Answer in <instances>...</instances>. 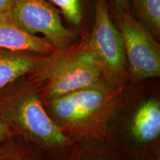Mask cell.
Returning <instances> with one entry per match:
<instances>
[{"mask_svg": "<svg viewBox=\"0 0 160 160\" xmlns=\"http://www.w3.org/2000/svg\"><path fill=\"white\" fill-rule=\"evenodd\" d=\"M37 69L38 77L47 81L46 98L48 101L99 85L102 74L88 41L48 56Z\"/></svg>", "mask_w": 160, "mask_h": 160, "instance_id": "obj_1", "label": "cell"}, {"mask_svg": "<svg viewBox=\"0 0 160 160\" xmlns=\"http://www.w3.org/2000/svg\"><path fill=\"white\" fill-rule=\"evenodd\" d=\"M0 117L13 132L53 147H62L68 139L44 109L39 98L29 88L0 89Z\"/></svg>", "mask_w": 160, "mask_h": 160, "instance_id": "obj_2", "label": "cell"}, {"mask_svg": "<svg viewBox=\"0 0 160 160\" xmlns=\"http://www.w3.org/2000/svg\"><path fill=\"white\" fill-rule=\"evenodd\" d=\"M116 10L118 30L122 37L126 61L132 76L138 79L158 77L160 75L159 45L130 11Z\"/></svg>", "mask_w": 160, "mask_h": 160, "instance_id": "obj_3", "label": "cell"}, {"mask_svg": "<svg viewBox=\"0 0 160 160\" xmlns=\"http://www.w3.org/2000/svg\"><path fill=\"white\" fill-rule=\"evenodd\" d=\"M10 17L21 28L45 36L57 51L71 46L74 34L62 22L59 13L46 0H14Z\"/></svg>", "mask_w": 160, "mask_h": 160, "instance_id": "obj_4", "label": "cell"}, {"mask_svg": "<svg viewBox=\"0 0 160 160\" xmlns=\"http://www.w3.org/2000/svg\"><path fill=\"white\" fill-rule=\"evenodd\" d=\"M88 42L102 73L112 77L123 73L127 62L123 39L110 18L105 0H96L94 25Z\"/></svg>", "mask_w": 160, "mask_h": 160, "instance_id": "obj_5", "label": "cell"}, {"mask_svg": "<svg viewBox=\"0 0 160 160\" xmlns=\"http://www.w3.org/2000/svg\"><path fill=\"white\" fill-rule=\"evenodd\" d=\"M106 99L105 90L97 85L71 92L49 102L58 119L65 123L76 125L98 113Z\"/></svg>", "mask_w": 160, "mask_h": 160, "instance_id": "obj_6", "label": "cell"}, {"mask_svg": "<svg viewBox=\"0 0 160 160\" xmlns=\"http://www.w3.org/2000/svg\"><path fill=\"white\" fill-rule=\"evenodd\" d=\"M0 48L47 57L57 51L47 39L30 33L18 26L10 17L9 11L0 14Z\"/></svg>", "mask_w": 160, "mask_h": 160, "instance_id": "obj_7", "label": "cell"}, {"mask_svg": "<svg viewBox=\"0 0 160 160\" xmlns=\"http://www.w3.org/2000/svg\"><path fill=\"white\" fill-rule=\"evenodd\" d=\"M45 58L32 52L0 48V89L34 71Z\"/></svg>", "mask_w": 160, "mask_h": 160, "instance_id": "obj_8", "label": "cell"}, {"mask_svg": "<svg viewBox=\"0 0 160 160\" xmlns=\"http://www.w3.org/2000/svg\"><path fill=\"white\" fill-rule=\"evenodd\" d=\"M132 133L140 142L155 140L160 133V104L157 99H149L139 108L133 117Z\"/></svg>", "mask_w": 160, "mask_h": 160, "instance_id": "obj_9", "label": "cell"}, {"mask_svg": "<svg viewBox=\"0 0 160 160\" xmlns=\"http://www.w3.org/2000/svg\"><path fill=\"white\" fill-rule=\"evenodd\" d=\"M141 23L155 34L160 31V0H131Z\"/></svg>", "mask_w": 160, "mask_h": 160, "instance_id": "obj_10", "label": "cell"}, {"mask_svg": "<svg viewBox=\"0 0 160 160\" xmlns=\"http://www.w3.org/2000/svg\"><path fill=\"white\" fill-rule=\"evenodd\" d=\"M61 10L64 17L72 25H79L82 21L80 0H50Z\"/></svg>", "mask_w": 160, "mask_h": 160, "instance_id": "obj_11", "label": "cell"}, {"mask_svg": "<svg viewBox=\"0 0 160 160\" xmlns=\"http://www.w3.org/2000/svg\"><path fill=\"white\" fill-rule=\"evenodd\" d=\"M4 142L0 145V160H41L29 150Z\"/></svg>", "mask_w": 160, "mask_h": 160, "instance_id": "obj_12", "label": "cell"}, {"mask_svg": "<svg viewBox=\"0 0 160 160\" xmlns=\"http://www.w3.org/2000/svg\"><path fill=\"white\" fill-rule=\"evenodd\" d=\"M13 136V132L8 124L0 117V144L7 141Z\"/></svg>", "mask_w": 160, "mask_h": 160, "instance_id": "obj_13", "label": "cell"}, {"mask_svg": "<svg viewBox=\"0 0 160 160\" xmlns=\"http://www.w3.org/2000/svg\"><path fill=\"white\" fill-rule=\"evenodd\" d=\"M14 0H0V14L11 11Z\"/></svg>", "mask_w": 160, "mask_h": 160, "instance_id": "obj_14", "label": "cell"}, {"mask_svg": "<svg viewBox=\"0 0 160 160\" xmlns=\"http://www.w3.org/2000/svg\"><path fill=\"white\" fill-rule=\"evenodd\" d=\"M116 3V8L122 11H130L129 0H114Z\"/></svg>", "mask_w": 160, "mask_h": 160, "instance_id": "obj_15", "label": "cell"}, {"mask_svg": "<svg viewBox=\"0 0 160 160\" xmlns=\"http://www.w3.org/2000/svg\"><path fill=\"white\" fill-rule=\"evenodd\" d=\"M87 160H93V159H87Z\"/></svg>", "mask_w": 160, "mask_h": 160, "instance_id": "obj_16", "label": "cell"}]
</instances>
